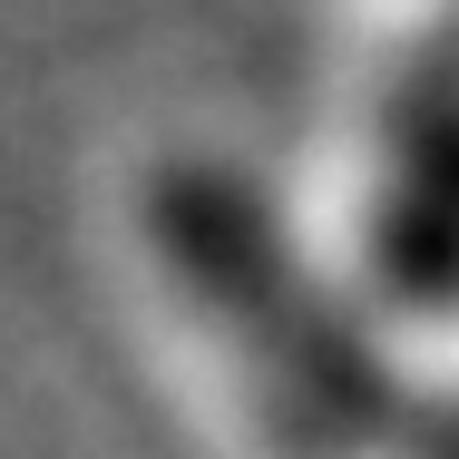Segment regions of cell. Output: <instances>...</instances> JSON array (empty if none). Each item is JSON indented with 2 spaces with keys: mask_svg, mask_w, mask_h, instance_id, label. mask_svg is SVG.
<instances>
[{
  "mask_svg": "<svg viewBox=\"0 0 459 459\" xmlns=\"http://www.w3.org/2000/svg\"><path fill=\"white\" fill-rule=\"evenodd\" d=\"M147 245L186 303L205 313V333L264 381L274 430L293 450H362L391 430V371L352 342V323H333V303L303 283V264L274 245L264 205L245 177L167 157L147 177Z\"/></svg>",
  "mask_w": 459,
  "mask_h": 459,
  "instance_id": "obj_1",
  "label": "cell"
}]
</instances>
